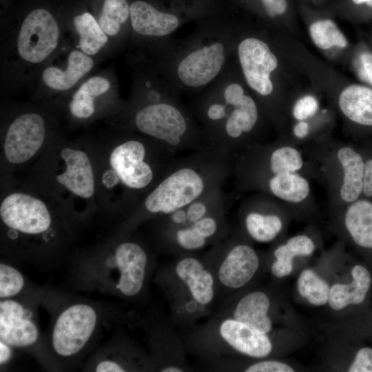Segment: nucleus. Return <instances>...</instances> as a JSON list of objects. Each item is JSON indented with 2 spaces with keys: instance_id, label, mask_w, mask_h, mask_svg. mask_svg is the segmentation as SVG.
<instances>
[{
  "instance_id": "nucleus-1",
  "label": "nucleus",
  "mask_w": 372,
  "mask_h": 372,
  "mask_svg": "<svg viewBox=\"0 0 372 372\" xmlns=\"http://www.w3.org/2000/svg\"><path fill=\"white\" fill-rule=\"evenodd\" d=\"M197 31L180 43L162 44L161 73L180 94L198 93L226 71L235 52L237 35L225 18H204Z\"/></svg>"
},
{
  "instance_id": "nucleus-2",
  "label": "nucleus",
  "mask_w": 372,
  "mask_h": 372,
  "mask_svg": "<svg viewBox=\"0 0 372 372\" xmlns=\"http://www.w3.org/2000/svg\"><path fill=\"white\" fill-rule=\"evenodd\" d=\"M316 267L329 284L326 307L332 321L350 317L370 306L372 270L364 262H324Z\"/></svg>"
},
{
  "instance_id": "nucleus-3",
  "label": "nucleus",
  "mask_w": 372,
  "mask_h": 372,
  "mask_svg": "<svg viewBox=\"0 0 372 372\" xmlns=\"http://www.w3.org/2000/svg\"><path fill=\"white\" fill-rule=\"evenodd\" d=\"M236 74L231 65L209 86L218 109L217 122L209 137L211 139L238 138L251 131L258 120L257 103L246 93Z\"/></svg>"
},
{
  "instance_id": "nucleus-4",
  "label": "nucleus",
  "mask_w": 372,
  "mask_h": 372,
  "mask_svg": "<svg viewBox=\"0 0 372 372\" xmlns=\"http://www.w3.org/2000/svg\"><path fill=\"white\" fill-rule=\"evenodd\" d=\"M178 95L174 92L149 102L136 112L134 118L139 132L168 148L181 147L198 132L191 114L180 105Z\"/></svg>"
},
{
  "instance_id": "nucleus-5",
  "label": "nucleus",
  "mask_w": 372,
  "mask_h": 372,
  "mask_svg": "<svg viewBox=\"0 0 372 372\" xmlns=\"http://www.w3.org/2000/svg\"><path fill=\"white\" fill-rule=\"evenodd\" d=\"M207 170L195 163L180 165L168 174L147 194L144 202L152 214H170L184 209L209 192L212 180Z\"/></svg>"
},
{
  "instance_id": "nucleus-6",
  "label": "nucleus",
  "mask_w": 372,
  "mask_h": 372,
  "mask_svg": "<svg viewBox=\"0 0 372 372\" xmlns=\"http://www.w3.org/2000/svg\"><path fill=\"white\" fill-rule=\"evenodd\" d=\"M234 55L247 87L260 96H270L278 61L267 42L254 35L237 38Z\"/></svg>"
},
{
  "instance_id": "nucleus-7",
  "label": "nucleus",
  "mask_w": 372,
  "mask_h": 372,
  "mask_svg": "<svg viewBox=\"0 0 372 372\" xmlns=\"http://www.w3.org/2000/svg\"><path fill=\"white\" fill-rule=\"evenodd\" d=\"M59 39V28L52 14L38 8L30 12L20 28L17 52L21 58L30 63H39L55 50Z\"/></svg>"
},
{
  "instance_id": "nucleus-8",
  "label": "nucleus",
  "mask_w": 372,
  "mask_h": 372,
  "mask_svg": "<svg viewBox=\"0 0 372 372\" xmlns=\"http://www.w3.org/2000/svg\"><path fill=\"white\" fill-rule=\"evenodd\" d=\"M97 322L95 310L86 304L65 309L57 318L52 334L56 354L70 357L77 353L91 338Z\"/></svg>"
},
{
  "instance_id": "nucleus-9",
  "label": "nucleus",
  "mask_w": 372,
  "mask_h": 372,
  "mask_svg": "<svg viewBox=\"0 0 372 372\" xmlns=\"http://www.w3.org/2000/svg\"><path fill=\"white\" fill-rule=\"evenodd\" d=\"M109 163L118 180L130 189H145L154 179L155 172L147 160V148L139 140H127L116 146L110 155Z\"/></svg>"
},
{
  "instance_id": "nucleus-10",
  "label": "nucleus",
  "mask_w": 372,
  "mask_h": 372,
  "mask_svg": "<svg viewBox=\"0 0 372 372\" xmlns=\"http://www.w3.org/2000/svg\"><path fill=\"white\" fill-rule=\"evenodd\" d=\"M0 216L8 227L29 235L47 231L52 223L46 205L40 199L21 192L12 193L3 200Z\"/></svg>"
},
{
  "instance_id": "nucleus-11",
  "label": "nucleus",
  "mask_w": 372,
  "mask_h": 372,
  "mask_svg": "<svg viewBox=\"0 0 372 372\" xmlns=\"http://www.w3.org/2000/svg\"><path fill=\"white\" fill-rule=\"evenodd\" d=\"M130 11L131 27L136 34L162 41L170 40L171 36L184 23L194 17L182 10L159 9L143 0L133 1Z\"/></svg>"
},
{
  "instance_id": "nucleus-12",
  "label": "nucleus",
  "mask_w": 372,
  "mask_h": 372,
  "mask_svg": "<svg viewBox=\"0 0 372 372\" xmlns=\"http://www.w3.org/2000/svg\"><path fill=\"white\" fill-rule=\"evenodd\" d=\"M45 137V125L37 113L17 116L8 127L3 143L6 160L21 164L32 158L41 149Z\"/></svg>"
},
{
  "instance_id": "nucleus-13",
  "label": "nucleus",
  "mask_w": 372,
  "mask_h": 372,
  "mask_svg": "<svg viewBox=\"0 0 372 372\" xmlns=\"http://www.w3.org/2000/svg\"><path fill=\"white\" fill-rule=\"evenodd\" d=\"M328 342L323 364L331 371L372 372V345L364 340L343 333L326 331Z\"/></svg>"
},
{
  "instance_id": "nucleus-14",
  "label": "nucleus",
  "mask_w": 372,
  "mask_h": 372,
  "mask_svg": "<svg viewBox=\"0 0 372 372\" xmlns=\"http://www.w3.org/2000/svg\"><path fill=\"white\" fill-rule=\"evenodd\" d=\"M219 332L227 344L249 358L258 360L281 353L273 335L260 332L234 318L223 321Z\"/></svg>"
},
{
  "instance_id": "nucleus-15",
  "label": "nucleus",
  "mask_w": 372,
  "mask_h": 372,
  "mask_svg": "<svg viewBox=\"0 0 372 372\" xmlns=\"http://www.w3.org/2000/svg\"><path fill=\"white\" fill-rule=\"evenodd\" d=\"M114 261L119 271L118 289L126 296H136L145 280L147 262L145 251L136 243L122 242L115 249Z\"/></svg>"
},
{
  "instance_id": "nucleus-16",
  "label": "nucleus",
  "mask_w": 372,
  "mask_h": 372,
  "mask_svg": "<svg viewBox=\"0 0 372 372\" xmlns=\"http://www.w3.org/2000/svg\"><path fill=\"white\" fill-rule=\"evenodd\" d=\"M39 331L25 308L12 300L0 302V339L10 347H24L34 344Z\"/></svg>"
},
{
  "instance_id": "nucleus-17",
  "label": "nucleus",
  "mask_w": 372,
  "mask_h": 372,
  "mask_svg": "<svg viewBox=\"0 0 372 372\" xmlns=\"http://www.w3.org/2000/svg\"><path fill=\"white\" fill-rule=\"evenodd\" d=\"M260 265V258L251 247L246 244L236 245L221 262L218 277L225 287L239 289L253 280Z\"/></svg>"
},
{
  "instance_id": "nucleus-18",
  "label": "nucleus",
  "mask_w": 372,
  "mask_h": 372,
  "mask_svg": "<svg viewBox=\"0 0 372 372\" xmlns=\"http://www.w3.org/2000/svg\"><path fill=\"white\" fill-rule=\"evenodd\" d=\"M61 156L65 169L56 176L57 182L75 196L91 198L95 192V180L87 154L81 149L65 147Z\"/></svg>"
},
{
  "instance_id": "nucleus-19",
  "label": "nucleus",
  "mask_w": 372,
  "mask_h": 372,
  "mask_svg": "<svg viewBox=\"0 0 372 372\" xmlns=\"http://www.w3.org/2000/svg\"><path fill=\"white\" fill-rule=\"evenodd\" d=\"M274 304L269 293L262 290L251 291L238 300L233 311L232 318L273 336H276V333L302 334L276 331L275 321L271 313V309L275 308Z\"/></svg>"
},
{
  "instance_id": "nucleus-20",
  "label": "nucleus",
  "mask_w": 372,
  "mask_h": 372,
  "mask_svg": "<svg viewBox=\"0 0 372 372\" xmlns=\"http://www.w3.org/2000/svg\"><path fill=\"white\" fill-rule=\"evenodd\" d=\"M346 231L362 251L364 262L372 270V203L359 200L352 203L344 214Z\"/></svg>"
},
{
  "instance_id": "nucleus-21",
  "label": "nucleus",
  "mask_w": 372,
  "mask_h": 372,
  "mask_svg": "<svg viewBox=\"0 0 372 372\" xmlns=\"http://www.w3.org/2000/svg\"><path fill=\"white\" fill-rule=\"evenodd\" d=\"M91 56L80 50L70 52L65 70L50 66L45 69L42 79L45 85L54 90L64 91L72 87L93 68Z\"/></svg>"
},
{
  "instance_id": "nucleus-22",
  "label": "nucleus",
  "mask_w": 372,
  "mask_h": 372,
  "mask_svg": "<svg viewBox=\"0 0 372 372\" xmlns=\"http://www.w3.org/2000/svg\"><path fill=\"white\" fill-rule=\"evenodd\" d=\"M176 273L196 302L205 305L212 300L214 278L198 260L192 257L182 259L176 266Z\"/></svg>"
},
{
  "instance_id": "nucleus-23",
  "label": "nucleus",
  "mask_w": 372,
  "mask_h": 372,
  "mask_svg": "<svg viewBox=\"0 0 372 372\" xmlns=\"http://www.w3.org/2000/svg\"><path fill=\"white\" fill-rule=\"evenodd\" d=\"M315 249L314 242L307 235L290 238L285 244L280 245L273 251L275 260L270 267L272 276L277 279L290 276L294 270L295 258L309 257L313 254Z\"/></svg>"
},
{
  "instance_id": "nucleus-24",
  "label": "nucleus",
  "mask_w": 372,
  "mask_h": 372,
  "mask_svg": "<svg viewBox=\"0 0 372 372\" xmlns=\"http://www.w3.org/2000/svg\"><path fill=\"white\" fill-rule=\"evenodd\" d=\"M338 104L351 121L372 126V89L360 85H349L340 94Z\"/></svg>"
},
{
  "instance_id": "nucleus-25",
  "label": "nucleus",
  "mask_w": 372,
  "mask_h": 372,
  "mask_svg": "<svg viewBox=\"0 0 372 372\" xmlns=\"http://www.w3.org/2000/svg\"><path fill=\"white\" fill-rule=\"evenodd\" d=\"M338 158L344 170L340 197L345 202L353 203L363 191L365 163L358 152L348 147L339 149Z\"/></svg>"
},
{
  "instance_id": "nucleus-26",
  "label": "nucleus",
  "mask_w": 372,
  "mask_h": 372,
  "mask_svg": "<svg viewBox=\"0 0 372 372\" xmlns=\"http://www.w3.org/2000/svg\"><path fill=\"white\" fill-rule=\"evenodd\" d=\"M296 289L299 297L307 304L316 307L327 306L329 284L316 267H307L300 272Z\"/></svg>"
},
{
  "instance_id": "nucleus-27",
  "label": "nucleus",
  "mask_w": 372,
  "mask_h": 372,
  "mask_svg": "<svg viewBox=\"0 0 372 372\" xmlns=\"http://www.w3.org/2000/svg\"><path fill=\"white\" fill-rule=\"evenodd\" d=\"M110 86V81L100 76L85 81L72 96L69 105L71 114L79 118L92 116L95 112V98L106 93Z\"/></svg>"
},
{
  "instance_id": "nucleus-28",
  "label": "nucleus",
  "mask_w": 372,
  "mask_h": 372,
  "mask_svg": "<svg viewBox=\"0 0 372 372\" xmlns=\"http://www.w3.org/2000/svg\"><path fill=\"white\" fill-rule=\"evenodd\" d=\"M73 21L81 51L90 56L97 54L108 41L99 22L88 12L76 16Z\"/></svg>"
},
{
  "instance_id": "nucleus-29",
  "label": "nucleus",
  "mask_w": 372,
  "mask_h": 372,
  "mask_svg": "<svg viewBox=\"0 0 372 372\" xmlns=\"http://www.w3.org/2000/svg\"><path fill=\"white\" fill-rule=\"evenodd\" d=\"M269 188L276 197L291 203L302 201L310 190L308 181L295 173L274 174L269 181Z\"/></svg>"
},
{
  "instance_id": "nucleus-30",
  "label": "nucleus",
  "mask_w": 372,
  "mask_h": 372,
  "mask_svg": "<svg viewBox=\"0 0 372 372\" xmlns=\"http://www.w3.org/2000/svg\"><path fill=\"white\" fill-rule=\"evenodd\" d=\"M326 330L360 338L372 345V306L350 317L331 322Z\"/></svg>"
},
{
  "instance_id": "nucleus-31",
  "label": "nucleus",
  "mask_w": 372,
  "mask_h": 372,
  "mask_svg": "<svg viewBox=\"0 0 372 372\" xmlns=\"http://www.w3.org/2000/svg\"><path fill=\"white\" fill-rule=\"evenodd\" d=\"M248 234L259 242H269L275 239L282 229L281 218L275 214L257 212L248 214L245 219Z\"/></svg>"
},
{
  "instance_id": "nucleus-32",
  "label": "nucleus",
  "mask_w": 372,
  "mask_h": 372,
  "mask_svg": "<svg viewBox=\"0 0 372 372\" xmlns=\"http://www.w3.org/2000/svg\"><path fill=\"white\" fill-rule=\"evenodd\" d=\"M127 0H105L98 22L108 36H116L130 17Z\"/></svg>"
},
{
  "instance_id": "nucleus-33",
  "label": "nucleus",
  "mask_w": 372,
  "mask_h": 372,
  "mask_svg": "<svg viewBox=\"0 0 372 372\" xmlns=\"http://www.w3.org/2000/svg\"><path fill=\"white\" fill-rule=\"evenodd\" d=\"M309 34L314 44L322 50L333 47L344 48L348 45L347 38L330 19L315 21L309 26Z\"/></svg>"
},
{
  "instance_id": "nucleus-34",
  "label": "nucleus",
  "mask_w": 372,
  "mask_h": 372,
  "mask_svg": "<svg viewBox=\"0 0 372 372\" xmlns=\"http://www.w3.org/2000/svg\"><path fill=\"white\" fill-rule=\"evenodd\" d=\"M303 165L300 152L291 147H282L273 152L269 167L273 174L294 173Z\"/></svg>"
},
{
  "instance_id": "nucleus-35",
  "label": "nucleus",
  "mask_w": 372,
  "mask_h": 372,
  "mask_svg": "<svg viewBox=\"0 0 372 372\" xmlns=\"http://www.w3.org/2000/svg\"><path fill=\"white\" fill-rule=\"evenodd\" d=\"M25 280L23 275L15 268L0 265V298L6 299L17 295L23 289Z\"/></svg>"
},
{
  "instance_id": "nucleus-36",
  "label": "nucleus",
  "mask_w": 372,
  "mask_h": 372,
  "mask_svg": "<svg viewBox=\"0 0 372 372\" xmlns=\"http://www.w3.org/2000/svg\"><path fill=\"white\" fill-rule=\"evenodd\" d=\"M296 364L277 358L258 359L243 369L246 372H294L301 371Z\"/></svg>"
},
{
  "instance_id": "nucleus-37",
  "label": "nucleus",
  "mask_w": 372,
  "mask_h": 372,
  "mask_svg": "<svg viewBox=\"0 0 372 372\" xmlns=\"http://www.w3.org/2000/svg\"><path fill=\"white\" fill-rule=\"evenodd\" d=\"M250 5L256 7V10L261 14L270 19H278L284 16L288 11L289 3L288 0H249Z\"/></svg>"
},
{
  "instance_id": "nucleus-38",
  "label": "nucleus",
  "mask_w": 372,
  "mask_h": 372,
  "mask_svg": "<svg viewBox=\"0 0 372 372\" xmlns=\"http://www.w3.org/2000/svg\"><path fill=\"white\" fill-rule=\"evenodd\" d=\"M176 238L178 245L187 250L202 248L206 243V238L200 236L192 227L179 229Z\"/></svg>"
},
{
  "instance_id": "nucleus-39",
  "label": "nucleus",
  "mask_w": 372,
  "mask_h": 372,
  "mask_svg": "<svg viewBox=\"0 0 372 372\" xmlns=\"http://www.w3.org/2000/svg\"><path fill=\"white\" fill-rule=\"evenodd\" d=\"M318 109L317 99L311 95H306L299 99L293 109V116L299 121L305 120L316 114Z\"/></svg>"
},
{
  "instance_id": "nucleus-40",
  "label": "nucleus",
  "mask_w": 372,
  "mask_h": 372,
  "mask_svg": "<svg viewBox=\"0 0 372 372\" xmlns=\"http://www.w3.org/2000/svg\"><path fill=\"white\" fill-rule=\"evenodd\" d=\"M200 236L208 238L216 232L218 225L214 218L207 216L194 223L191 226Z\"/></svg>"
},
{
  "instance_id": "nucleus-41",
  "label": "nucleus",
  "mask_w": 372,
  "mask_h": 372,
  "mask_svg": "<svg viewBox=\"0 0 372 372\" xmlns=\"http://www.w3.org/2000/svg\"><path fill=\"white\" fill-rule=\"evenodd\" d=\"M206 204L207 203L201 198L187 206L185 211L187 220L194 223L206 216L208 211V207Z\"/></svg>"
},
{
  "instance_id": "nucleus-42",
  "label": "nucleus",
  "mask_w": 372,
  "mask_h": 372,
  "mask_svg": "<svg viewBox=\"0 0 372 372\" xmlns=\"http://www.w3.org/2000/svg\"><path fill=\"white\" fill-rule=\"evenodd\" d=\"M358 63L360 76L372 85V53L365 52L360 54Z\"/></svg>"
},
{
  "instance_id": "nucleus-43",
  "label": "nucleus",
  "mask_w": 372,
  "mask_h": 372,
  "mask_svg": "<svg viewBox=\"0 0 372 372\" xmlns=\"http://www.w3.org/2000/svg\"><path fill=\"white\" fill-rule=\"evenodd\" d=\"M362 192L366 196H372V159L368 160L364 165Z\"/></svg>"
},
{
  "instance_id": "nucleus-44",
  "label": "nucleus",
  "mask_w": 372,
  "mask_h": 372,
  "mask_svg": "<svg viewBox=\"0 0 372 372\" xmlns=\"http://www.w3.org/2000/svg\"><path fill=\"white\" fill-rule=\"evenodd\" d=\"M95 371L96 372H123L125 370L116 362L104 360L99 363Z\"/></svg>"
},
{
  "instance_id": "nucleus-45",
  "label": "nucleus",
  "mask_w": 372,
  "mask_h": 372,
  "mask_svg": "<svg viewBox=\"0 0 372 372\" xmlns=\"http://www.w3.org/2000/svg\"><path fill=\"white\" fill-rule=\"evenodd\" d=\"M309 132V125L303 121H300L293 127V133L298 138H304Z\"/></svg>"
},
{
  "instance_id": "nucleus-46",
  "label": "nucleus",
  "mask_w": 372,
  "mask_h": 372,
  "mask_svg": "<svg viewBox=\"0 0 372 372\" xmlns=\"http://www.w3.org/2000/svg\"><path fill=\"white\" fill-rule=\"evenodd\" d=\"M10 346L3 341H0V364H4L8 362L12 355Z\"/></svg>"
},
{
  "instance_id": "nucleus-47",
  "label": "nucleus",
  "mask_w": 372,
  "mask_h": 372,
  "mask_svg": "<svg viewBox=\"0 0 372 372\" xmlns=\"http://www.w3.org/2000/svg\"><path fill=\"white\" fill-rule=\"evenodd\" d=\"M170 214H172V221L175 224H177V225L184 224L186 222V220H187L186 211H185V209H184L176 210Z\"/></svg>"
},
{
  "instance_id": "nucleus-48",
  "label": "nucleus",
  "mask_w": 372,
  "mask_h": 372,
  "mask_svg": "<svg viewBox=\"0 0 372 372\" xmlns=\"http://www.w3.org/2000/svg\"><path fill=\"white\" fill-rule=\"evenodd\" d=\"M353 3L357 6L365 5L372 8V0H351Z\"/></svg>"
},
{
  "instance_id": "nucleus-49",
  "label": "nucleus",
  "mask_w": 372,
  "mask_h": 372,
  "mask_svg": "<svg viewBox=\"0 0 372 372\" xmlns=\"http://www.w3.org/2000/svg\"><path fill=\"white\" fill-rule=\"evenodd\" d=\"M161 371L163 372H182L183 370L182 369L177 367V366H167L163 369H162Z\"/></svg>"
}]
</instances>
